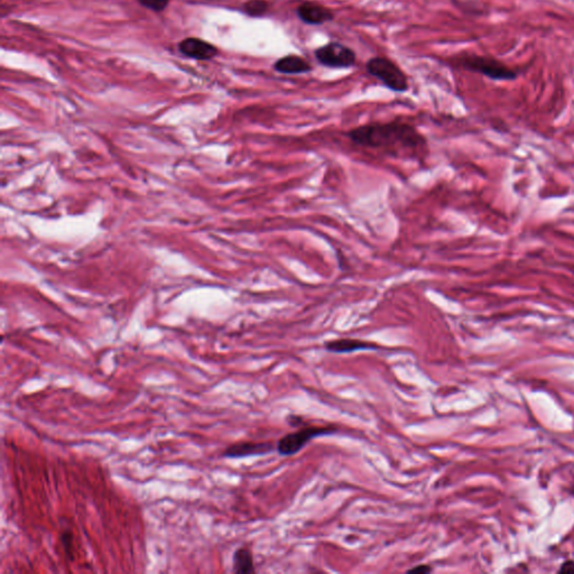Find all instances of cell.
<instances>
[{"instance_id": "12", "label": "cell", "mask_w": 574, "mask_h": 574, "mask_svg": "<svg viewBox=\"0 0 574 574\" xmlns=\"http://www.w3.org/2000/svg\"><path fill=\"white\" fill-rule=\"evenodd\" d=\"M270 3L266 0H250L243 3V12L250 17H263L268 12Z\"/></svg>"}, {"instance_id": "3", "label": "cell", "mask_w": 574, "mask_h": 574, "mask_svg": "<svg viewBox=\"0 0 574 574\" xmlns=\"http://www.w3.org/2000/svg\"><path fill=\"white\" fill-rule=\"evenodd\" d=\"M455 64L466 70L480 73L492 80L499 81H510L516 79L517 73L513 69L507 67L498 60L488 58V56L462 55L455 60Z\"/></svg>"}, {"instance_id": "7", "label": "cell", "mask_w": 574, "mask_h": 574, "mask_svg": "<svg viewBox=\"0 0 574 574\" xmlns=\"http://www.w3.org/2000/svg\"><path fill=\"white\" fill-rule=\"evenodd\" d=\"M296 15L308 25H322L333 21L334 14L331 9L315 1H304L296 8Z\"/></svg>"}, {"instance_id": "14", "label": "cell", "mask_w": 574, "mask_h": 574, "mask_svg": "<svg viewBox=\"0 0 574 574\" xmlns=\"http://www.w3.org/2000/svg\"><path fill=\"white\" fill-rule=\"evenodd\" d=\"M433 571V568H430V566H425V564H422V566H415V568H410L408 570V573H417V574H426L430 573V572Z\"/></svg>"}, {"instance_id": "16", "label": "cell", "mask_w": 574, "mask_h": 574, "mask_svg": "<svg viewBox=\"0 0 574 574\" xmlns=\"http://www.w3.org/2000/svg\"><path fill=\"white\" fill-rule=\"evenodd\" d=\"M62 541H63V544H64L65 551H67V553L69 554V548H70L71 545V535L70 533H69V532H65V533L63 534V537H62Z\"/></svg>"}, {"instance_id": "13", "label": "cell", "mask_w": 574, "mask_h": 574, "mask_svg": "<svg viewBox=\"0 0 574 574\" xmlns=\"http://www.w3.org/2000/svg\"><path fill=\"white\" fill-rule=\"evenodd\" d=\"M141 6L150 9L153 12H161L168 6L171 0H137Z\"/></svg>"}, {"instance_id": "4", "label": "cell", "mask_w": 574, "mask_h": 574, "mask_svg": "<svg viewBox=\"0 0 574 574\" xmlns=\"http://www.w3.org/2000/svg\"><path fill=\"white\" fill-rule=\"evenodd\" d=\"M336 432L337 430L333 426H305L281 437L276 444V451L283 457L293 455L301 451L314 437L329 435Z\"/></svg>"}, {"instance_id": "2", "label": "cell", "mask_w": 574, "mask_h": 574, "mask_svg": "<svg viewBox=\"0 0 574 574\" xmlns=\"http://www.w3.org/2000/svg\"><path fill=\"white\" fill-rule=\"evenodd\" d=\"M366 70L370 76H375L386 88L394 92H406L408 90V80L404 71L395 62L384 56H375L368 60Z\"/></svg>"}, {"instance_id": "9", "label": "cell", "mask_w": 574, "mask_h": 574, "mask_svg": "<svg viewBox=\"0 0 574 574\" xmlns=\"http://www.w3.org/2000/svg\"><path fill=\"white\" fill-rule=\"evenodd\" d=\"M324 348L327 351L332 352V354H351V352L359 351V350L378 349L379 347L368 341L346 338V339L327 341L324 342Z\"/></svg>"}, {"instance_id": "1", "label": "cell", "mask_w": 574, "mask_h": 574, "mask_svg": "<svg viewBox=\"0 0 574 574\" xmlns=\"http://www.w3.org/2000/svg\"><path fill=\"white\" fill-rule=\"evenodd\" d=\"M347 137L357 146L381 150L387 155L423 157L428 153V139L410 123L403 121L370 123L349 130Z\"/></svg>"}, {"instance_id": "8", "label": "cell", "mask_w": 574, "mask_h": 574, "mask_svg": "<svg viewBox=\"0 0 574 574\" xmlns=\"http://www.w3.org/2000/svg\"><path fill=\"white\" fill-rule=\"evenodd\" d=\"M275 446L270 442H238L229 446L223 453V457L237 459V458L264 455L274 451Z\"/></svg>"}, {"instance_id": "10", "label": "cell", "mask_w": 574, "mask_h": 574, "mask_svg": "<svg viewBox=\"0 0 574 574\" xmlns=\"http://www.w3.org/2000/svg\"><path fill=\"white\" fill-rule=\"evenodd\" d=\"M272 68L281 74H303L312 70L310 63L304 58L295 54L283 56L274 63Z\"/></svg>"}, {"instance_id": "5", "label": "cell", "mask_w": 574, "mask_h": 574, "mask_svg": "<svg viewBox=\"0 0 574 574\" xmlns=\"http://www.w3.org/2000/svg\"><path fill=\"white\" fill-rule=\"evenodd\" d=\"M314 56L320 64L332 69L352 68L357 61L355 51L339 42H330L319 47L314 51Z\"/></svg>"}, {"instance_id": "11", "label": "cell", "mask_w": 574, "mask_h": 574, "mask_svg": "<svg viewBox=\"0 0 574 574\" xmlns=\"http://www.w3.org/2000/svg\"><path fill=\"white\" fill-rule=\"evenodd\" d=\"M232 571L238 574H250L255 572L254 557L250 548H241L236 550L232 559Z\"/></svg>"}, {"instance_id": "15", "label": "cell", "mask_w": 574, "mask_h": 574, "mask_svg": "<svg viewBox=\"0 0 574 574\" xmlns=\"http://www.w3.org/2000/svg\"><path fill=\"white\" fill-rule=\"evenodd\" d=\"M559 572H574V561H566L563 563Z\"/></svg>"}, {"instance_id": "6", "label": "cell", "mask_w": 574, "mask_h": 574, "mask_svg": "<svg viewBox=\"0 0 574 574\" xmlns=\"http://www.w3.org/2000/svg\"><path fill=\"white\" fill-rule=\"evenodd\" d=\"M180 53L190 59L207 61L211 60L219 53L217 47L209 42L197 37H188L179 44Z\"/></svg>"}, {"instance_id": "17", "label": "cell", "mask_w": 574, "mask_h": 574, "mask_svg": "<svg viewBox=\"0 0 574 574\" xmlns=\"http://www.w3.org/2000/svg\"><path fill=\"white\" fill-rule=\"evenodd\" d=\"M572 494H573V495H574V484H573V486H572Z\"/></svg>"}]
</instances>
